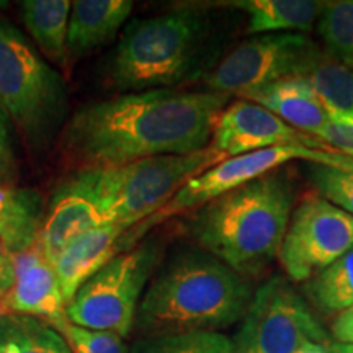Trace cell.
Instances as JSON below:
<instances>
[{
    "label": "cell",
    "mask_w": 353,
    "mask_h": 353,
    "mask_svg": "<svg viewBox=\"0 0 353 353\" xmlns=\"http://www.w3.org/2000/svg\"><path fill=\"white\" fill-rule=\"evenodd\" d=\"M229 99L219 92L157 88L88 103L65 123L64 151L82 169L203 151Z\"/></svg>",
    "instance_id": "1"
},
{
    "label": "cell",
    "mask_w": 353,
    "mask_h": 353,
    "mask_svg": "<svg viewBox=\"0 0 353 353\" xmlns=\"http://www.w3.org/2000/svg\"><path fill=\"white\" fill-rule=\"evenodd\" d=\"M247 280L205 250L175 252L149 280L134 330L139 337L219 332L239 322L252 301Z\"/></svg>",
    "instance_id": "2"
},
{
    "label": "cell",
    "mask_w": 353,
    "mask_h": 353,
    "mask_svg": "<svg viewBox=\"0 0 353 353\" xmlns=\"http://www.w3.org/2000/svg\"><path fill=\"white\" fill-rule=\"evenodd\" d=\"M293 205L290 175L275 170L198 210L190 234L201 250L234 272L254 275L280 254Z\"/></svg>",
    "instance_id": "3"
},
{
    "label": "cell",
    "mask_w": 353,
    "mask_h": 353,
    "mask_svg": "<svg viewBox=\"0 0 353 353\" xmlns=\"http://www.w3.org/2000/svg\"><path fill=\"white\" fill-rule=\"evenodd\" d=\"M208 37V17L196 8L132 21L112 56V82L130 94L187 82L196 74Z\"/></svg>",
    "instance_id": "4"
},
{
    "label": "cell",
    "mask_w": 353,
    "mask_h": 353,
    "mask_svg": "<svg viewBox=\"0 0 353 353\" xmlns=\"http://www.w3.org/2000/svg\"><path fill=\"white\" fill-rule=\"evenodd\" d=\"M226 159L208 145L185 156L149 157L117 167H88L68 180L95 203L107 223L126 232L164 208L185 183Z\"/></svg>",
    "instance_id": "5"
},
{
    "label": "cell",
    "mask_w": 353,
    "mask_h": 353,
    "mask_svg": "<svg viewBox=\"0 0 353 353\" xmlns=\"http://www.w3.org/2000/svg\"><path fill=\"white\" fill-rule=\"evenodd\" d=\"M0 105L37 149L50 144L68 113L63 77L3 19H0Z\"/></svg>",
    "instance_id": "6"
},
{
    "label": "cell",
    "mask_w": 353,
    "mask_h": 353,
    "mask_svg": "<svg viewBox=\"0 0 353 353\" xmlns=\"http://www.w3.org/2000/svg\"><path fill=\"white\" fill-rule=\"evenodd\" d=\"M293 161H306L309 164H321L335 167V169H353L352 157L335 151L311 149L306 145H278V148L229 157L185 183L164 208L156 211L152 216L141 221L139 224L123 234L118 242V254L132 249L143 239L144 234L156 228L157 224L174 216L198 211L216 198L226 195L232 190L270 172H275L278 167Z\"/></svg>",
    "instance_id": "7"
},
{
    "label": "cell",
    "mask_w": 353,
    "mask_h": 353,
    "mask_svg": "<svg viewBox=\"0 0 353 353\" xmlns=\"http://www.w3.org/2000/svg\"><path fill=\"white\" fill-rule=\"evenodd\" d=\"M161 254L162 247L157 241H144L117 254L82 285L65 306V317L82 327L130 337L141 298Z\"/></svg>",
    "instance_id": "8"
},
{
    "label": "cell",
    "mask_w": 353,
    "mask_h": 353,
    "mask_svg": "<svg viewBox=\"0 0 353 353\" xmlns=\"http://www.w3.org/2000/svg\"><path fill=\"white\" fill-rule=\"evenodd\" d=\"M232 353H294L307 343H325L327 332L307 303L283 276H272L255 291Z\"/></svg>",
    "instance_id": "9"
},
{
    "label": "cell",
    "mask_w": 353,
    "mask_h": 353,
    "mask_svg": "<svg viewBox=\"0 0 353 353\" xmlns=\"http://www.w3.org/2000/svg\"><path fill=\"white\" fill-rule=\"evenodd\" d=\"M324 56L303 33L260 34L241 43L206 74L210 92L237 95L249 88L291 77H304Z\"/></svg>",
    "instance_id": "10"
},
{
    "label": "cell",
    "mask_w": 353,
    "mask_h": 353,
    "mask_svg": "<svg viewBox=\"0 0 353 353\" xmlns=\"http://www.w3.org/2000/svg\"><path fill=\"white\" fill-rule=\"evenodd\" d=\"M352 247L353 216L316 195L291 214L278 259L291 280L307 281Z\"/></svg>",
    "instance_id": "11"
},
{
    "label": "cell",
    "mask_w": 353,
    "mask_h": 353,
    "mask_svg": "<svg viewBox=\"0 0 353 353\" xmlns=\"http://www.w3.org/2000/svg\"><path fill=\"white\" fill-rule=\"evenodd\" d=\"M210 145L228 159L278 145H306L332 151L321 139L290 126L267 108L247 100H236L223 110Z\"/></svg>",
    "instance_id": "12"
},
{
    "label": "cell",
    "mask_w": 353,
    "mask_h": 353,
    "mask_svg": "<svg viewBox=\"0 0 353 353\" xmlns=\"http://www.w3.org/2000/svg\"><path fill=\"white\" fill-rule=\"evenodd\" d=\"M13 262L12 288L0 299L6 314L38 317L54 322L65 316V301L54 268L38 244L10 255Z\"/></svg>",
    "instance_id": "13"
},
{
    "label": "cell",
    "mask_w": 353,
    "mask_h": 353,
    "mask_svg": "<svg viewBox=\"0 0 353 353\" xmlns=\"http://www.w3.org/2000/svg\"><path fill=\"white\" fill-rule=\"evenodd\" d=\"M107 224L90 198L65 180L54 190L50 211L43 219L38 245L52 263L65 247Z\"/></svg>",
    "instance_id": "14"
},
{
    "label": "cell",
    "mask_w": 353,
    "mask_h": 353,
    "mask_svg": "<svg viewBox=\"0 0 353 353\" xmlns=\"http://www.w3.org/2000/svg\"><path fill=\"white\" fill-rule=\"evenodd\" d=\"M236 97L267 108L290 126L314 138L330 123L327 112L312 94L304 77H291L249 88Z\"/></svg>",
    "instance_id": "15"
},
{
    "label": "cell",
    "mask_w": 353,
    "mask_h": 353,
    "mask_svg": "<svg viewBox=\"0 0 353 353\" xmlns=\"http://www.w3.org/2000/svg\"><path fill=\"white\" fill-rule=\"evenodd\" d=\"M123 234L125 232L120 228L107 223L72 242L57 255L51 265L59 281L65 306L72 301L82 285L118 254V242Z\"/></svg>",
    "instance_id": "16"
},
{
    "label": "cell",
    "mask_w": 353,
    "mask_h": 353,
    "mask_svg": "<svg viewBox=\"0 0 353 353\" xmlns=\"http://www.w3.org/2000/svg\"><path fill=\"white\" fill-rule=\"evenodd\" d=\"M132 10L128 0L72 2L68 28L69 59L77 61L117 37Z\"/></svg>",
    "instance_id": "17"
},
{
    "label": "cell",
    "mask_w": 353,
    "mask_h": 353,
    "mask_svg": "<svg viewBox=\"0 0 353 353\" xmlns=\"http://www.w3.org/2000/svg\"><path fill=\"white\" fill-rule=\"evenodd\" d=\"M41 226V198L38 193L0 183V242L6 254H19L37 245Z\"/></svg>",
    "instance_id": "18"
},
{
    "label": "cell",
    "mask_w": 353,
    "mask_h": 353,
    "mask_svg": "<svg viewBox=\"0 0 353 353\" xmlns=\"http://www.w3.org/2000/svg\"><path fill=\"white\" fill-rule=\"evenodd\" d=\"M327 2L317 0H242L232 7L247 13V32L260 34L309 32Z\"/></svg>",
    "instance_id": "19"
},
{
    "label": "cell",
    "mask_w": 353,
    "mask_h": 353,
    "mask_svg": "<svg viewBox=\"0 0 353 353\" xmlns=\"http://www.w3.org/2000/svg\"><path fill=\"white\" fill-rule=\"evenodd\" d=\"M20 8L26 30L43 54L64 68L69 61L68 28L72 3L68 0H25Z\"/></svg>",
    "instance_id": "20"
},
{
    "label": "cell",
    "mask_w": 353,
    "mask_h": 353,
    "mask_svg": "<svg viewBox=\"0 0 353 353\" xmlns=\"http://www.w3.org/2000/svg\"><path fill=\"white\" fill-rule=\"evenodd\" d=\"M306 79L330 121H353V69L324 54Z\"/></svg>",
    "instance_id": "21"
},
{
    "label": "cell",
    "mask_w": 353,
    "mask_h": 353,
    "mask_svg": "<svg viewBox=\"0 0 353 353\" xmlns=\"http://www.w3.org/2000/svg\"><path fill=\"white\" fill-rule=\"evenodd\" d=\"M0 353H72L54 325L38 317H0Z\"/></svg>",
    "instance_id": "22"
},
{
    "label": "cell",
    "mask_w": 353,
    "mask_h": 353,
    "mask_svg": "<svg viewBox=\"0 0 353 353\" xmlns=\"http://www.w3.org/2000/svg\"><path fill=\"white\" fill-rule=\"evenodd\" d=\"M306 293L322 311L341 314L353 307V247L307 280Z\"/></svg>",
    "instance_id": "23"
},
{
    "label": "cell",
    "mask_w": 353,
    "mask_h": 353,
    "mask_svg": "<svg viewBox=\"0 0 353 353\" xmlns=\"http://www.w3.org/2000/svg\"><path fill=\"white\" fill-rule=\"evenodd\" d=\"M130 353H232V341L221 332L154 335L136 339Z\"/></svg>",
    "instance_id": "24"
},
{
    "label": "cell",
    "mask_w": 353,
    "mask_h": 353,
    "mask_svg": "<svg viewBox=\"0 0 353 353\" xmlns=\"http://www.w3.org/2000/svg\"><path fill=\"white\" fill-rule=\"evenodd\" d=\"M327 54L348 64L353 59V0L327 2L317 20Z\"/></svg>",
    "instance_id": "25"
},
{
    "label": "cell",
    "mask_w": 353,
    "mask_h": 353,
    "mask_svg": "<svg viewBox=\"0 0 353 353\" xmlns=\"http://www.w3.org/2000/svg\"><path fill=\"white\" fill-rule=\"evenodd\" d=\"M51 324L65 339L72 353H130L125 339L113 332L82 327L65 316Z\"/></svg>",
    "instance_id": "26"
},
{
    "label": "cell",
    "mask_w": 353,
    "mask_h": 353,
    "mask_svg": "<svg viewBox=\"0 0 353 353\" xmlns=\"http://www.w3.org/2000/svg\"><path fill=\"white\" fill-rule=\"evenodd\" d=\"M309 176L321 198L353 216V169L309 164Z\"/></svg>",
    "instance_id": "27"
},
{
    "label": "cell",
    "mask_w": 353,
    "mask_h": 353,
    "mask_svg": "<svg viewBox=\"0 0 353 353\" xmlns=\"http://www.w3.org/2000/svg\"><path fill=\"white\" fill-rule=\"evenodd\" d=\"M317 139L332 151L353 159V121H330Z\"/></svg>",
    "instance_id": "28"
},
{
    "label": "cell",
    "mask_w": 353,
    "mask_h": 353,
    "mask_svg": "<svg viewBox=\"0 0 353 353\" xmlns=\"http://www.w3.org/2000/svg\"><path fill=\"white\" fill-rule=\"evenodd\" d=\"M332 335L337 342L353 343V307L335 317L332 322Z\"/></svg>",
    "instance_id": "29"
},
{
    "label": "cell",
    "mask_w": 353,
    "mask_h": 353,
    "mask_svg": "<svg viewBox=\"0 0 353 353\" xmlns=\"http://www.w3.org/2000/svg\"><path fill=\"white\" fill-rule=\"evenodd\" d=\"M15 270H13L12 257L8 254H0V299L12 288Z\"/></svg>",
    "instance_id": "30"
},
{
    "label": "cell",
    "mask_w": 353,
    "mask_h": 353,
    "mask_svg": "<svg viewBox=\"0 0 353 353\" xmlns=\"http://www.w3.org/2000/svg\"><path fill=\"white\" fill-rule=\"evenodd\" d=\"M0 156L10 164L12 149H10V134H8V114L0 105Z\"/></svg>",
    "instance_id": "31"
},
{
    "label": "cell",
    "mask_w": 353,
    "mask_h": 353,
    "mask_svg": "<svg viewBox=\"0 0 353 353\" xmlns=\"http://www.w3.org/2000/svg\"><path fill=\"white\" fill-rule=\"evenodd\" d=\"M294 353H330L329 352V345L325 343H307L296 350Z\"/></svg>",
    "instance_id": "32"
},
{
    "label": "cell",
    "mask_w": 353,
    "mask_h": 353,
    "mask_svg": "<svg viewBox=\"0 0 353 353\" xmlns=\"http://www.w3.org/2000/svg\"><path fill=\"white\" fill-rule=\"evenodd\" d=\"M330 353H353V343L345 342H332L329 343Z\"/></svg>",
    "instance_id": "33"
},
{
    "label": "cell",
    "mask_w": 353,
    "mask_h": 353,
    "mask_svg": "<svg viewBox=\"0 0 353 353\" xmlns=\"http://www.w3.org/2000/svg\"><path fill=\"white\" fill-rule=\"evenodd\" d=\"M0 165H2L3 167V169H7V167H8V162L6 161V159H3L2 156H0Z\"/></svg>",
    "instance_id": "34"
},
{
    "label": "cell",
    "mask_w": 353,
    "mask_h": 353,
    "mask_svg": "<svg viewBox=\"0 0 353 353\" xmlns=\"http://www.w3.org/2000/svg\"><path fill=\"white\" fill-rule=\"evenodd\" d=\"M0 254H6V250H3V245H2V242H0Z\"/></svg>",
    "instance_id": "35"
},
{
    "label": "cell",
    "mask_w": 353,
    "mask_h": 353,
    "mask_svg": "<svg viewBox=\"0 0 353 353\" xmlns=\"http://www.w3.org/2000/svg\"><path fill=\"white\" fill-rule=\"evenodd\" d=\"M3 314H6V311H3V309H2V306H0V317H2Z\"/></svg>",
    "instance_id": "36"
},
{
    "label": "cell",
    "mask_w": 353,
    "mask_h": 353,
    "mask_svg": "<svg viewBox=\"0 0 353 353\" xmlns=\"http://www.w3.org/2000/svg\"><path fill=\"white\" fill-rule=\"evenodd\" d=\"M347 65H348V68H352V69H353V59H352V61H350V63H348Z\"/></svg>",
    "instance_id": "37"
}]
</instances>
